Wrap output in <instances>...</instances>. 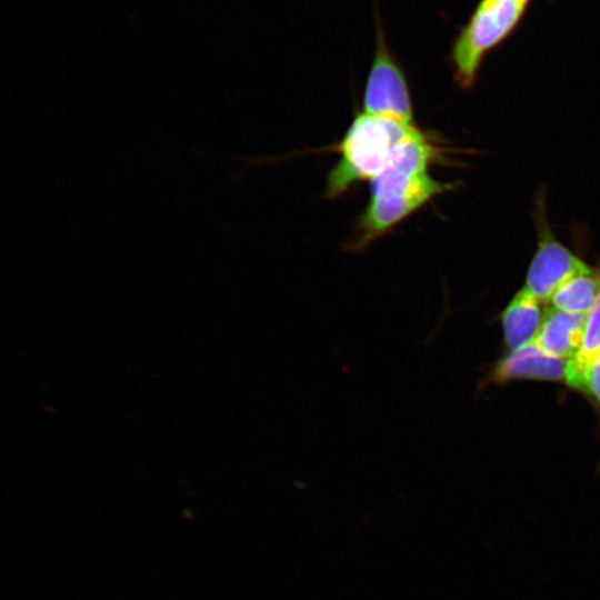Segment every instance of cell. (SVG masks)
Wrapping results in <instances>:
<instances>
[{
	"mask_svg": "<svg viewBox=\"0 0 600 600\" xmlns=\"http://www.w3.org/2000/svg\"><path fill=\"white\" fill-rule=\"evenodd\" d=\"M418 130L416 123L358 113L334 147L339 159L328 173L326 197L334 199L360 182L372 181Z\"/></svg>",
	"mask_w": 600,
	"mask_h": 600,
	"instance_id": "1",
	"label": "cell"
},
{
	"mask_svg": "<svg viewBox=\"0 0 600 600\" xmlns=\"http://www.w3.org/2000/svg\"><path fill=\"white\" fill-rule=\"evenodd\" d=\"M456 183L423 174L383 173L370 182V200L358 217L347 249L359 252Z\"/></svg>",
	"mask_w": 600,
	"mask_h": 600,
	"instance_id": "2",
	"label": "cell"
},
{
	"mask_svg": "<svg viewBox=\"0 0 600 600\" xmlns=\"http://www.w3.org/2000/svg\"><path fill=\"white\" fill-rule=\"evenodd\" d=\"M527 7L520 0H479L450 46L448 61L462 90H471L490 52L519 28Z\"/></svg>",
	"mask_w": 600,
	"mask_h": 600,
	"instance_id": "3",
	"label": "cell"
},
{
	"mask_svg": "<svg viewBox=\"0 0 600 600\" xmlns=\"http://www.w3.org/2000/svg\"><path fill=\"white\" fill-rule=\"evenodd\" d=\"M374 26L376 46L363 92V112L414 124L408 80L388 44L377 0Z\"/></svg>",
	"mask_w": 600,
	"mask_h": 600,
	"instance_id": "4",
	"label": "cell"
},
{
	"mask_svg": "<svg viewBox=\"0 0 600 600\" xmlns=\"http://www.w3.org/2000/svg\"><path fill=\"white\" fill-rule=\"evenodd\" d=\"M534 221L538 242L523 288L543 302L549 301L564 282L592 267L557 239L547 219L543 198L537 201Z\"/></svg>",
	"mask_w": 600,
	"mask_h": 600,
	"instance_id": "5",
	"label": "cell"
},
{
	"mask_svg": "<svg viewBox=\"0 0 600 600\" xmlns=\"http://www.w3.org/2000/svg\"><path fill=\"white\" fill-rule=\"evenodd\" d=\"M568 360L544 352L534 341L512 350L502 358L489 376V381L507 382L516 379L566 380Z\"/></svg>",
	"mask_w": 600,
	"mask_h": 600,
	"instance_id": "6",
	"label": "cell"
},
{
	"mask_svg": "<svg viewBox=\"0 0 600 600\" xmlns=\"http://www.w3.org/2000/svg\"><path fill=\"white\" fill-rule=\"evenodd\" d=\"M586 313H573L556 308L546 310L536 342L550 356L570 360L580 350Z\"/></svg>",
	"mask_w": 600,
	"mask_h": 600,
	"instance_id": "7",
	"label": "cell"
},
{
	"mask_svg": "<svg viewBox=\"0 0 600 600\" xmlns=\"http://www.w3.org/2000/svg\"><path fill=\"white\" fill-rule=\"evenodd\" d=\"M546 311L527 289L519 290L501 314L503 338L512 351L536 340Z\"/></svg>",
	"mask_w": 600,
	"mask_h": 600,
	"instance_id": "8",
	"label": "cell"
},
{
	"mask_svg": "<svg viewBox=\"0 0 600 600\" xmlns=\"http://www.w3.org/2000/svg\"><path fill=\"white\" fill-rule=\"evenodd\" d=\"M600 293V268L578 274L552 294V308L573 313H587Z\"/></svg>",
	"mask_w": 600,
	"mask_h": 600,
	"instance_id": "9",
	"label": "cell"
},
{
	"mask_svg": "<svg viewBox=\"0 0 600 600\" xmlns=\"http://www.w3.org/2000/svg\"><path fill=\"white\" fill-rule=\"evenodd\" d=\"M600 354V293L586 313L582 343L578 353L567 364L566 382L580 389L587 367Z\"/></svg>",
	"mask_w": 600,
	"mask_h": 600,
	"instance_id": "10",
	"label": "cell"
},
{
	"mask_svg": "<svg viewBox=\"0 0 600 600\" xmlns=\"http://www.w3.org/2000/svg\"><path fill=\"white\" fill-rule=\"evenodd\" d=\"M579 390L590 396L600 408V354L587 367Z\"/></svg>",
	"mask_w": 600,
	"mask_h": 600,
	"instance_id": "11",
	"label": "cell"
},
{
	"mask_svg": "<svg viewBox=\"0 0 600 600\" xmlns=\"http://www.w3.org/2000/svg\"><path fill=\"white\" fill-rule=\"evenodd\" d=\"M520 1L523 2L526 6H529L532 0H520Z\"/></svg>",
	"mask_w": 600,
	"mask_h": 600,
	"instance_id": "12",
	"label": "cell"
}]
</instances>
